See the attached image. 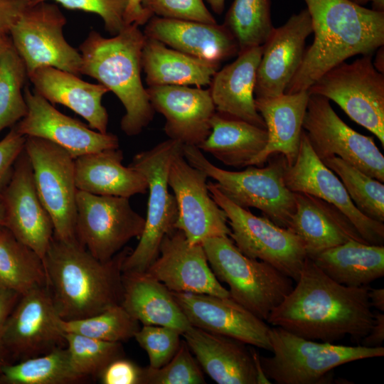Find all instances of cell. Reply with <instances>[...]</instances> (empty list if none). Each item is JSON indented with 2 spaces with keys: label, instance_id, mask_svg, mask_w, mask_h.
<instances>
[{
  "label": "cell",
  "instance_id": "59",
  "mask_svg": "<svg viewBox=\"0 0 384 384\" xmlns=\"http://www.w3.org/2000/svg\"><path fill=\"white\" fill-rule=\"evenodd\" d=\"M349 1L356 4H358L360 6H364L370 1V0H349Z\"/></svg>",
  "mask_w": 384,
  "mask_h": 384
},
{
  "label": "cell",
  "instance_id": "41",
  "mask_svg": "<svg viewBox=\"0 0 384 384\" xmlns=\"http://www.w3.org/2000/svg\"><path fill=\"white\" fill-rule=\"evenodd\" d=\"M64 338L73 370L85 380L97 378L112 361L124 356L121 342L105 341L72 333H65Z\"/></svg>",
  "mask_w": 384,
  "mask_h": 384
},
{
  "label": "cell",
  "instance_id": "30",
  "mask_svg": "<svg viewBox=\"0 0 384 384\" xmlns=\"http://www.w3.org/2000/svg\"><path fill=\"white\" fill-rule=\"evenodd\" d=\"M123 151L105 149L74 159L78 190L95 195L129 198L148 191V182L139 171L122 164Z\"/></svg>",
  "mask_w": 384,
  "mask_h": 384
},
{
  "label": "cell",
  "instance_id": "37",
  "mask_svg": "<svg viewBox=\"0 0 384 384\" xmlns=\"http://www.w3.org/2000/svg\"><path fill=\"white\" fill-rule=\"evenodd\" d=\"M28 73L10 37L0 50V132L15 125L27 113L22 90Z\"/></svg>",
  "mask_w": 384,
  "mask_h": 384
},
{
  "label": "cell",
  "instance_id": "25",
  "mask_svg": "<svg viewBox=\"0 0 384 384\" xmlns=\"http://www.w3.org/2000/svg\"><path fill=\"white\" fill-rule=\"evenodd\" d=\"M294 193L296 208L288 229L301 239L308 257L350 240L366 242L334 205L308 193Z\"/></svg>",
  "mask_w": 384,
  "mask_h": 384
},
{
  "label": "cell",
  "instance_id": "1",
  "mask_svg": "<svg viewBox=\"0 0 384 384\" xmlns=\"http://www.w3.org/2000/svg\"><path fill=\"white\" fill-rule=\"evenodd\" d=\"M297 284L269 315L267 323L299 336L334 343L346 336L360 342L374 321L370 286L351 287L327 276L306 257Z\"/></svg>",
  "mask_w": 384,
  "mask_h": 384
},
{
  "label": "cell",
  "instance_id": "6",
  "mask_svg": "<svg viewBox=\"0 0 384 384\" xmlns=\"http://www.w3.org/2000/svg\"><path fill=\"white\" fill-rule=\"evenodd\" d=\"M273 356H260L262 369L277 384H321L334 381L331 370L341 365L384 356V348L317 342L281 327L270 328Z\"/></svg>",
  "mask_w": 384,
  "mask_h": 384
},
{
  "label": "cell",
  "instance_id": "53",
  "mask_svg": "<svg viewBox=\"0 0 384 384\" xmlns=\"http://www.w3.org/2000/svg\"><path fill=\"white\" fill-rule=\"evenodd\" d=\"M250 352L252 353V356L253 358L255 368L256 370L257 374V384H270L271 382L270 381V379L267 377L265 375L261 363H260V358L259 353L255 349L254 346L250 348Z\"/></svg>",
  "mask_w": 384,
  "mask_h": 384
},
{
  "label": "cell",
  "instance_id": "18",
  "mask_svg": "<svg viewBox=\"0 0 384 384\" xmlns=\"http://www.w3.org/2000/svg\"><path fill=\"white\" fill-rule=\"evenodd\" d=\"M26 114L15 125L26 137L48 140L64 149L74 159L105 149L119 148L118 137L101 133L58 111L50 102L28 87L23 91Z\"/></svg>",
  "mask_w": 384,
  "mask_h": 384
},
{
  "label": "cell",
  "instance_id": "43",
  "mask_svg": "<svg viewBox=\"0 0 384 384\" xmlns=\"http://www.w3.org/2000/svg\"><path fill=\"white\" fill-rule=\"evenodd\" d=\"M181 334L162 326L143 325L134 338L147 353L149 366L159 368L166 364L176 354L181 344Z\"/></svg>",
  "mask_w": 384,
  "mask_h": 384
},
{
  "label": "cell",
  "instance_id": "32",
  "mask_svg": "<svg viewBox=\"0 0 384 384\" xmlns=\"http://www.w3.org/2000/svg\"><path fill=\"white\" fill-rule=\"evenodd\" d=\"M220 65L169 48L156 39L145 38L142 66L149 87L210 85Z\"/></svg>",
  "mask_w": 384,
  "mask_h": 384
},
{
  "label": "cell",
  "instance_id": "36",
  "mask_svg": "<svg viewBox=\"0 0 384 384\" xmlns=\"http://www.w3.org/2000/svg\"><path fill=\"white\" fill-rule=\"evenodd\" d=\"M86 380L73 368L67 347L4 366L1 384H74Z\"/></svg>",
  "mask_w": 384,
  "mask_h": 384
},
{
  "label": "cell",
  "instance_id": "50",
  "mask_svg": "<svg viewBox=\"0 0 384 384\" xmlns=\"http://www.w3.org/2000/svg\"><path fill=\"white\" fill-rule=\"evenodd\" d=\"M384 341V314H374V321L369 333L361 340V345L366 347L382 346Z\"/></svg>",
  "mask_w": 384,
  "mask_h": 384
},
{
  "label": "cell",
  "instance_id": "33",
  "mask_svg": "<svg viewBox=\"0 0 384 384\" xmlns=\"http://www.w3.org/2000/svg\"><path fill=\"white\" fill-rule=\"evenodd\" d=\"M208 137L197 147L223 164L241 169L248 166L265 147L266 129L215 112Z\"/></svg>",
  "mask_w": 384,
  "mask_h": 384
},
{
  "label": "cell",
  "instance_id": "38",
  "mask_svg": "<svg viewBox=\"0 0 384 384\" xmlns=\"http://www.w3.org/2000/svg\"><path fill=\"white\" fill-rule=\"evenodd\" d=\"M223 24L237 41L239 52L262 46L274 28L270 0H234Z\"/></svg>",
  "mask_w": 384,
  "mask_h": 384
},
{
  "label": "cell",
  "instance_id": "54",
  "mask_svg": "<svg viewBox=\"0 0 384 384\" xmlns=\"http://www.w3.org/2000/svg\"><path fill=\"white\" fill-rule=\"evenodd\" d=\"M375 54V60L373 63L375 68L380 73L384 74V49L383 46L380 47L374 53Z\"/></svg>",
  "mask_w": 384,
  "mask_h": 384
},
{
  "label": "cell",
  "instance_id": "19",
  "mask_svg": "<svg viewBox=\"0 0 384 384\" xmlns=\"http://www.w3.org/2000/svg\"><path fill=\"white\" fill-rule=\"evenodd\" d=\"M0 197L6 211L4 227L43 261L53 237V224L37 193L32 166L24 149Z\"/></svg>",
  "mask_w": 384,
  "mask_h": 384
},
{
  "label": "cell",
  "instance_id": "11",
  "mask_svg": "<svg viewBox=\"0 0 384 384\" xmlns=\"http://www.w3.org/2000/svg\"><path fill=\"white\" fill-rule=\"evenodd\" d=\"M66 18L50 1L30 0L8 34L28 75L41 67H54L80 75L79 50L65 40Z\"/></svg>",
  "mask_w": 384,
  "mask_h": 384
},
{
  "label": "cell",
  "instance_id": "9",
  "mask_svg": "<svg viewBox=\"0 0 384 384\" xmlns=\"http://www.w3.org/2000/svg\"><path fill=\"white\" fill-rule=\"evenodd\" d=\"M210 193L225 211L230 229L229 237L238 249L252 259L267 262L295 282L307 255L301 239L265 216H257L225 196L213 181Z\"/></svg>",
  "mask_w": 384,
  "mask_h": 384
},
{
  "label": "cell",
  "instance_id": "8",
  "mask_svg": "<svg viewBox=\"0 0 384 384\" xmlns=\"http://www.w3.org/2000/svg\"><path fill=\"white\" fill-rule=\"evenodd\" d=\"M183 146L169 139L137 154L129 164L146 177L149 198L143 233L137 247L126 257L122 272H146L158 257L164 237L176 229L178 208L174 194L169 193L168 173L173 157Z\"/></svg>",
  "mask_w": 384,
  "mask_h": 384
},
{
  "label": "cell",
  "instance_id": "17",
  "mask_svg": "<svg viewBox=\"0 0 384 384\" xmlns=\"http://www.w3.org/2000/svg\"><path fill=\"white\" fill-rule=\"evenodd\" d=\"M284 178L293 193L310 194L339 209L366 242L383 245V223L368 218L356 208L340 178L316 155L304 129L296 160L287 165Z\"/></svg>",
  "mask_w": 384,
  "mask_h": 384
},
{
  "label": "cell",
  "instance_id": "15",
  "mask_svg": "<svg viewBox=\"0 0 384 384\" xmlns=\"http://www.w3.org/2000/svg\"><path fill=\"white\" fill-rule=\"evenodd\" d=\"M208 178L203 171L186 161L183 149L173 157L168 184L174 192L178 208L175 228L181 230L191 245L230 234L225 211L210 193Z\"/></svg>",
  "mask_w": 384,
  "mask_h": 384
},
{
  "label": "cell",
  "instance_id": "49",
  "mask_svg": "<svg viewBox=\"0 0 384 384\" xmlns=\"http://www.w3.org/2000/svg\"><path fill=\"white\" fill-rule=\"evenodd\" d=\"M30 0H0V28L6 33Z\"/></svg>",
  "mask_w": 384,
  "mask_h": 384
},
{
  "label": "cell",
  "instance_id": "22",
  "mask_svg": "<svg viewBox=\"0 0 384 384\" xmlns=\"http://www.w3.org/2000/svg\"><path fill=\"white\" fill-rule=\"evenodd\" d=\"M311 33V21L306 9L293 14L282 26L273 28L262 45L255 98L284 93L302 62L306 40Z\"/></svg>",
  "mask_w": 384,
  "mask_h": 384
},
{
  "label": "cell",
  "instance_id": "23",
  "mask_svg": "<svg viewBox=\"0 0 384 384\" xmlns=\"http://www.w3.org/2000/svg\"><path fill=\"white\" fill-rule=\"evenodd\" d=\"M146 90L154 111L166 119L164 129L169 139L198 146L208 137L216 112L209 89L161 85Z\"/></svg>",
  "mask_w": 384,
  "mask_h": 384
},
{
  "label": "cell",
  "instance_id": "4",
  "mask_svg": "<svg viewBox=\"0 0 384 384\" xmlns=\"http://www.w3.org/2000/svg\"><path fill=\"white\" fill-rule=\"evenodd\" d=\"M145 38L136 23L110 38L91 31L78 50L80 74L95 78L118 97L125 109L121 129L130 137L139 134L155 114L141 77Z\"/></svg>",
  "mask_w": 384,
  "mask_h": 384
},
{
  "label": "cell",
  "instance_id": "26",
  "mask_svg": "<svg viewBox=\"0 0 384 384\" xmlns=\"http://www.w3.org/2000/svg\"><path fill=\"white\" fill-rule=\"evenodd\" d=\"M28 78L33 90L52 105H64L84 118L91 129L107 132L108 114L102 104V97L110 92L106 87L50 66L36 69Z\"/></svg>",
  "mask_w": 384,
  "mask_h": 384
},
{
  "label": "cell",
  "instance_id": "44",
  "mask_svg": "<svg viewBox=\"0 0 384 384\" xmlns=\"http://www.w3.org/2000/svg\"><path fill=\"white\" fill-rule=\"evenodd\" d=\"M142 6L152 16L216 23L203 0H142Z\"/></svg>",
  "mask_w": 384,
  "mask_h": 384
},
{
  "label": "cell",
  "instance_id": "10",
  "mask_svg": "<svg viewBox=\"0 0 384 384\" xmlns=\"http://www.w3.org/2000/svg\"><path fill=\"white\" fill-rule=\"evenodd\" d=\"M308 91L336 103L352 120L375 135L384 146V74L375 68L373 55L336 65Z\"/></svg>",
  "mask_w": 384,
  "mask_h": 384
},
{
  "label": "cell",
  "instance_id": "42",
  "mask_svg": "<svg viewBox=\"0 0 384 384\" xmlns=\"http://www.w3.org/2000/svg\"><path fill=\"white\" fill-rule=\"evenodd\" d=\"M203 383L206 381L201 368L185 340L181 341L176 354L162 367L143 368L142 384Z\"/></svg>",
  "mask_w": 384,
  "mask_h": 384
},
{
  "label": "cell",
  "instance_id": "12",
  "mask_svg": "<svg viewBox=\"0 0 384 384\" xmlns=\"http://www.w3.org/2000/svg\"><path fill=\"white\" fill-rule=\"evenodd\" d=\"M24 150L37 193L51 218L53 236L66 241L76 240L74 159L60 146L39 137H26Z\"/></svg>",
  "mask_w": 384,
  "mask_h": 384
},
{
  "label": "cell",
  "instance_id": "31",
  "mask_svg": "<svg viewBox=\"0 0 384 384\" xmlns=\"http://www.w3.org/2000/svg\"><path fill=\"white\" fill-rule=\"evenodd\" d=\"M121 305L143 325L174 329L181 335L191 327L171 291L147 272H122Z\"/></svg>",
  "mask_w": 384,
  "mask_h": 384
},
{
  "label": "cell",
  "instance_id": "20",
  "mask_svg": "<svg viewBox=\"0 0 384 384\" xmlns=\"http://www.w3.org/2000/svg\"><path fill=\"white\" fill-rule=\"evenodd\" d=\"M171 293L191 326L272 351L268 324L232 298Z\"/></svg>",
  "mask_w": 384,
  "mask_h": 384
},
{
  "label": "cell",
  "instance_id": "27",
  "mask_svg": "<svg viewBox=\"0 0 384 384\" xmlns=\"http://www.w3.org/2000/svg\"><path fill=\"white\" fill-rule=\"evenodd\" d=\"M181 336L203 371L218 384H257L250 348L238 340L191 326Z\"/></svg>",
  "mask_w": 384,
  "mask_h": 384
},
{
  "label": "cell",
  "instance_id": "3",
  "mask_svg": "<svg viewBox=\"0 0 384 384\" xmlns=\"http://www.w3.org/2000/svg\"><path fill=\"white\" fill-rule=\"evenodd\" d=\"M132 248L124 247L112 258L101 261L77 240L53 237L43 258L47 287L63 320L97 314L121 304L122 265Z\"/></svg>",
  "mask_w": 384,
  "mask_h": 384
},
{
  "label": "cell",
  "instance_id": "45",
  "mask_svg": "<svg viewBox=\"0 0 384 384\" xmlns=\"http://www.w3.org/2000/svg\"><path fill=\"white\" fill-rule=\"evenodd\" d=\"M53 1L68 9L81 10L100 16L105 30L115 36L127 25L124 16L129 0H34Z\"/></svg>",
  "mask_w": 384,
  "mask_h": 384
},
{
  "label": "cell",
  "instance_id": "5",
  "mask_svg": "<svg viewBox=\"0 0 384 384\" xmlns=\"http://www.w3.org/2000/svg\"><path fill=\"white\" fill-rule=\"evenodd\" d=\"M186 161L215 181L216 187L237 206L260 210L275 225L288 228L295 212L294 193L287 186V165L279 154L271 156L265 166H248L242 171H228L212 164L197 146L183 145Z\"/></svg>",
  "mask_w": 384,
  "mask_h": 384
},
{
  "label": "cell",
  "instance_id": "7",
  "mask_svg": "<svg viewBox=\"0 0 384 384\" xmlns=\"http://www.w3.org/2000/svg\"><path fill=\"white\" fill-rule=\"evenodd\" d=\"M201 245L214 274L228 285L230 297L264 321L294 287L290 277L242 254L229 236L208 238Z\"/></svg>",
  "mask_w": 384,
  "mask_h": 384
},
{
  "label": "cell",
  "instance_id": "24",
  "mask_svg": "<svg viewBox=\"0 0 384 384\" xmlns=\"http://www.w3.org/2000/svg\"><path fill=\"white\" fill-rule=\"evenodd\" d=\"M144 33L171 48L195 58L220 64L238 55L235 38L223 23H206L152 16Z\"/></svg>",
  "mask_w": 384,
  "mask_h": 384
},
{
  "label": "cell",
  "instance_id": "29",
  "mask_svg": "<svg viewBox=\"0 0 384 384\" xmlns=\"http://www.w3.org/2000/svg\"><path fill=\"white\" fill-rule=\"evenodd\" d=\"M262 54V46L239 52L233 62L215 73L209 90L216 112L266 129L254 95Z\"/></svg>",
  "mask_w": 384,
  "mask_h": 384
},
{
  "label": "cell",
  "instance_id": "56",
  "mask_svg": "<svg viewBox=\"0 0 384 384\" xmlns=\"http://www.w3.org/2000/svg\"><path fill=\"white\" fill-rule=\"evenodd\" d=\"M373 11L384 12V0H370Z\"/></svg>",
  "mask_w": 384,
  "mask_h": 384
},
{
  "label": "cell",
  "instance_id": "28",
  "mask_svg": "<svg viewBox=\"0 0 384 384\" xmlns=\"http://www.w3.org/2000/svg\"><path fill=\"white\" fill-rule=\"evenodd\" d=\"M309 95L308 90H303L272 97L255 98L257 110L266 126L267 142L250 166H263L271 156L277 154L285 158L288 165L294 162L299 150Z\"/></svg>",
  "mask_w": 384,
  "mask_h": 384
},
{
  "label": "cell",
  "instance_id": "47",
  "mask_svg": "<svg viewBox=\"0 0 384 384\" xmlns=\"http://www.w3.org/2000/svg\"><path fill=\"white\" fill-rule=\"evenodd\" d=\"M143 368L121 357L112 361L97 379L102 384H142Z\"/></svg>",
  "mask_w": 384,
  "mask_h": 384
},
{
  "label": "cell",
  "instance_id": "21",
  "mask_svg": "<svg viewBox=\"0 0 384 384\" xmlns=\"http://www.w3.org/2000/svg\"><path fill=\"white\" fill-rule=\"evenodd\" d=\"M146 272L171 292L230 297L212 271L203 245L190 244L178 229L164 237L158 257Z\"/></svg>",
  "mask_w": 384,
  "mask_h": 384
},
{
  "label": "cell",
  "instance_id": "13",
  "mask_svg": "<svg viewBox=\"0 0 384 384\" xmlns=\"http://www.w3.org/2000/svg\"><path fill=\"white\" fill-rule=\"evenodd\" d=\"M76 208V240L101 261L112 258L143 233L145 219L132 208L128 198L78 190Z\"/></svg>",
  "mask_w": 384,
  "mask_h": 384
},
{
  "label": "cell",
  "instance_id": "34",
  "mask_svg": "<svg viewBox=\"0 0 384 384\" xmlns=\"http://www.w3.org/2000/svg\"><path fill=\"white\" fill-rule=\"evenodd\" d=\"M327 276L351 287L369 285L384 276V246L350 240L311 257Z\"/></svg>",
  "mask_w": 384,
  "mask_h": 384
},
{
  "label": "cell",
  "instance_id": "48",
  "mask_svg": "<svg viewBox=\"0 0 384 384\" xmlns=\"http://www.w3.org/2000/svg\"><path fill=\"white\" fill-rule=\"evenodd\" d=\"M20 294L0 284V373L1 368L11 363L4 342V326Z\"/></svg>",
  "mask_w": 384,
  "mask_h": 384
},
{
  "label": "cell",
  "instance_id": "39",
  "mask_svg": "<svg viewBox=\"0 0 384 384\" xmlns=\"http://www.w3.org/2000/svg\"><path fill=\"white\" fill-rule=\"evenodd\" d=\"M322 162L340 178L356 208L365 215L384 222V185L339 157Z\"/></svg>",
  "mask_w": 384,
  "mask_h": 384
},
{
  "label": "cell",
  "instance_id": "16",
  "mask_svg": "<svg viewBox=\"0 0 384 384\" xmlns=\"http://www.w3.org/2000/svg\"><path fill=\"white\" fill-rule=\"evenodd\" d=\"M60 319L47 285L21 294L4 330V342L11 363L65 346Z\"/></svg>",
  "mask_w": 384,
  "mask_h": 384
},
{
  "label": "cell",
  "instance_id": "51",
  "mask_svg": "<svg viewBox=\"0 0 384 384\" xmlns=\"http://www.w3.org/2000/svg\"><path fill=\"white\" fill-rule=\"evenodd\" d=\"M142 0H129L126 11L124 21L126 25L136 23L138 26L145 25L152 17L142 6Z\"/></svg>",
  "mask_w": 384,
  "mask_h": 384
},
{
  "label": "cell",
  "instance_id": "52",
  "mask_svg": "<svg viewBox=\"0 0 384 384\" xmlns=\"http://www.w3.org/2000/svg\"><path fill=\"white\" fill-rule=\"evenodd\" d=\"M368 299L371 307H374L379 311H384V289L371 288L368 289Z\"/></svg>",
  "mask_w": 384,
  "mask_h": 384
},
{
  "label": "cell",
  "instance_id": "40",
  "mask_svg": "<svg viewBox=\"0 0 384 384\" xmlns=\"http://www.w3.org/2000/svg\"><path fill=\"white\" fill-rule=\"evenodd\" d=\"M60 325L64 334L72 333L101 341L121 343L134 338L140 329L139 322L121 304L84 319H61Z\"/></svg>",
  "mask_w": 384,
  "mask_h": 384
},
{
  "label": "cell",
  "instance_id": "57",
  "mask_svg": "<svg viewBox=\"0 0 384 384\" xmlns=\"http://www.w3.org/2000/svg\"><path fill=\"white\" fill-rule=\"evenodd\" d=\"M6 211L4 202L0 197V228L5 225Z\"/></svg>",
  "mask_w": 384,
  "mask_h": 384
},
{
  "label": "cell",
  "instance_id": "2",
  "mask_svg": "<svg viewBox=\"0 0 384 384\" xmlns=\"http://www.w3.org/2000/svg\"><path fill=\"white\" fill-rule=\"evenodd\" d=\"M312 43L284 93L308 90L325 73L356 55H373L384 45V12L349 0H304Z\"/></svg>",
  "mask_w": 384,
  "mask_h": 384
},
{
  "label": "cell",
  "instance_id": "58",
  "mask_svg": "<svg viewBox=\"0 0 384 384\" xmlns=\"http://www.w3.org/2000/svg\"><path fill=\"white\" fill-rule=\"evenodd\" d=\"M7 34L8 33H6L2 29L0 28V50L9 38Z\"/></svg>",
  "mask_w": 384,
  "mask_h": 384
},
{
  "label": "cell",
  "instance_id": "46",
  "mask_svg": "<svg viewBox=\"0 0 384 384\" xmlns=\"http://www.w3.org/2000/svg\"><path fill=\"white\" fill-rule=\"evenodd\" d=\"M26 139L14 126L0 141V194L11 177L15 162L24 149Z\"/></svg>",
  "mask_w": 384,
  "mask_h": 384
},
{
  "label": "cell",
  "instance_id": "55",
  "mask_svg": "<svg viewBox=\"0 0 384 384\" xmlns=\"http://www.w3.org/2000/svg\"><path fill=\"white\" fill-rule=\"evenodd\" d=\"M217 14H221L225 7V0H205Z\"/></svg>",
  "mask_w": 384,
  "mask_h": 384
},
{
  "label": "cell",
  "instance_id": "14",
  "mask_svg": "<svg viewBox=\"0 0 384 384\" xmlns=\"http://www.w3.org/2000/svg\"><path fill=\"white\" fill-rule=\"evenodd\" d=\"M302 127L312 149L321 161L339 157L383 183L384 156L373 137L347 125L327 98L310 94Z\"/></svg>",
  "mask_w": 384,
  "mask_h": 384
},
{
  "label": "cell",
  "instance_id": "35",
  "mask_svg": "<svg viewBox=\"0 0 384 384\" xmlns=\"http://www.w3.org/2000/svg\"><path fill=\"white\" fill-rule=\"evenodd\" d=\"M0 284L20 295L47 285L42 258L4 226L0 228Z\"/></svg>",
  "mask_w": 384,
  "mask_h": 384
}]
</instances>
